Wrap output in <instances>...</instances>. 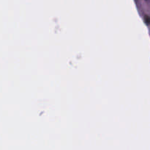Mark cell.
Instances as JSON below:
<instances>
[]
</instances>
